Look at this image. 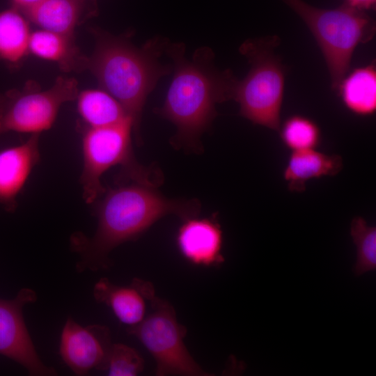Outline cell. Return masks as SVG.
Returning <instances> with one entry per match:
<instances>
[{
	"label": "cell",
	"mask_w": 376,
	"mask_h": 376,
	"mask_svg": "<svg viewBox=\"0 0 376 376\" xmlns=\"http://www.w3.org/2000/svg\"><path fill=\"white\" fill-rule=\"evenodd\" d=\"M338 92L345 106L359 116L373 115L376 110L375 64L354 69L342 80Z\"/></svg>",
	"instance_id": "obj_18"
},
{
	"label": "cell",
	"mask_w": 376,
	"mask_h": 376,
	"mask_svg": "<svg viewBox=\"0 0 376 376\" xmlns=\"http://www.w3.org/2000/svg\"><path fill=\"white\" fill-rule=\"evenodd\" d=\"M153 357L157 376L211 375L200 366L184 343L187 328L180 324L171 304L157 295L150 301L149 311L137 325L127 327Z\"/></svg>",
	"instance_id": "obj_7"
},
{
	"label": "cell",
	"mask_w": 376,
	"mask_h": 376,
	"mask_svg": "<svg viewBox=\"0 0 376 376\" xmlns=\"http://www.w3.org/2000/svg\"><path fill=\"white\" fill-rule=\"evenodd\" d=\"M0 113H1V101H0Z\"/></svg>",
	"instance_id": "obj_25"
},
{
	"label": "cell",
	"mask_w": 376,
	"mask_h": 376,
	"mask_svg": "<svg viewBox=\"0 0 376 376\" xmlns=\"http://www.w3.org/2000/svg\"><path fill=\"white\" fill-rule=\"evenodd\" d=\"M76 99L83 128L107 127L132 120L120 103L102 88L83 91Z\"/></svg>",
	"instance_id": "obj_17"
},
{
	"label": "cell",
	"mask_w": 376,
	"mask_h": 376,
	"mask_svg": "<svg viewBox=\"0 0 376 376\" xmlns=\"http://www.w3.org/2000/svg\"><path fill=\"white\" fill-rule=\"evenodd\" d=\"M350 235L357 248V261L354 267L357 275L376 269V228L368 224L361 217L351 221Z\"/></svg>",
	"instance_id": "obj_21"
},
{
	"label": "cell",
	"mask_w": 376,
	"mask_h": 376,
	"mask_svg": "<svg viewBox=\"0 0 376 376\" xmlns=\"http://www.w3.org/2000/svg\"><path fill=\"white\" fill-rule=\"evenodd\" d=\"M276 36L249 39L239 48L251 65L246 76L238 80L233 99L240 114L254 124L279 131L284 95L285 69L274 54L279 45Z\"/></svg>",
	"instance_id": "obj_5"
},
{
	"label": "cell",
	"mask_w": 376,
	"mask_h": 376,
	"mask_svg": "<svg viewBox=\"0 0 376 376\" xmlns=\"http://www.w3.org/2000/svg\"><path fill=\"white\" fill-rule=\"evenodd\" d=\"M344 3L361 10L375 9L376 0H344Z\"/></svg>",
	"instance_id": "obj_23"
},
{
	"label": "cell",
	"mask_w": 376,
	"mask_h": 376,
	"mask_svg": "<svg viewBox=\"0 0 376 376\" xmlns=\"http://www.w3.org/2000/svg\"><path fill=\"white\" fill-rule=\"evenodd\" d=\"M109 329L102 324L82 327L69 317L62 329L59 354L77 375L106 370L112 346Z\"/></svg>",
	"instance_id": "obj_10"
},
{
	"label": "cell",
	"mask_w": 376,
	"mask_h": 376,
	"mask_svg": "<svg viewBox=\"0 0 376 376\" xmlns=\"http://www.w3.org/2000/svg\"><path fill=\"white\" fill-rule=\"evenodd\" d=\"M343 167L338 155H328L311 149L292 152L283 171V178L291 191L303 192L307 181L337 175Z\"/></svg>",
	"instance_id": "obj_14"
},
{
	"label": "cell",
	"mask_w": 376,
	"mask_h": 376,
	"mask_svg": "<svg viewBox=\"0 0 376 376\" xmlns=\"http://www.w3.org/2000/svg\"><path fill=\"white\" fill-rule=\"evenodd\" d=\"M29 52L57 63L65 72L87 69L88 57L82 54L74 36L40 29L31 33Z\"/></svg>",
	"instance_id": "obj_15"
},
{
	"label": "cell",
	"mask_w": 376,
	"mask_h": 376,
	"mask_svg": "<svg viewBox=\"0 0 376 376\" xmlns=\"http://www.w3.org/2000/svg\"><path fill=\"white\" fill-rule=\"evenodd\" d=\"M78 93L76 79L60 77L45 91L25 90L0 95V134H40L49 130L61 107L75 100Z\"/></svg>",
	"instance_id": "obj_8"
},
{
	"label": "cell",
	"mask_w": 376,
	"mask_h": 376,
	"mask_svg": "<svg viewBox=\"0 0 376 376\" xmlns=\"http://www.w3.org/2000/svg\"><path fill=\"white\" fill-rule=\"evenodd\" d=\"M85 4L86 0H43L21 13L41 29L73 36Z\"/></svg>",
	"instance_id": "obj_16"
},
{
	"label": "cell",
	"mask_w": 376,
	"mask_h": 376,
	"mask_svg": "<svg viewBox=\"0 0 376 376\" xmlns=\"http://www.w3.org/2000/svg\"><path fill=\"white\" fill-rule=\"evenodd\" d=\"M95 203L94 235L75 233L70 238L71 250L79 256L75 266L78 272L109 269V253L116 246L137 239L166 215L184 220L196 217L201 207L196 200L167 198L155 187L136 182L106 189Z\"/></svg>",
	"instance_id": "obj_1"
},
{
	"label": "cell",
	"mask_w": 376,
	"mask_h": 376,
	"mask_svg": "<svg viewBox=\"0 0 376 376\" xmlns=\"http://www.w3.org/2000/svg\"><path fill=\"white\" fill-rule=\"evenodd\" d=\"M175 242L178 250L189 263L203 267H218L225 261L222 253L224 234L215 217L183 220Z\"/></svg>",
	"instance_id": "obj_11"
},
{
	"label": "cell",
	"mask_w": 376,
	"mask_h": 376,
	"mask_svg": "<svg viewBox=\"0 0 376 376\" xmlns=\"http://www.w3.org/2000/svg\"><path fill=\"white\" fill-rule=\"evenodd\" d=\"M43 0H11L12 7L17 9L19 11L29 8Z\"/></svg>",
	"instance_id": "obj_24"
},
{
	"label": "cell",
	"mask_w": 376,
	"mask_h": 376,
	"mask_svg": "<svg viewBox=\"0 0 376 376\" xmlns=\"http://www.w3.org/2000/svg\"><path fill=\"white\" fill-rule=\"evenodd\" d=\"M97 302L109 306L117 319L128 327L139 324L147 314V306L156 296L152 283L134 278L127 286L117 285L101 278L94 285Z\"/></svg>",
	"instance_id": "obj_12"
},
{
	"label": "cell",
	"mask_w": 376,
	"mask_h": 376,
	"mask_svg": "<svg viewBox=\"0 0 376 376\" xmlns=\"http://www.w3.org/2000/svg\"><path fill=\"white\" fill-rule=\"evenodd\" d=\"M31 32L27 19L11 7L0 11V58L17 64L27 55Z\"/></svg>",
	"instance_id": "obj_19"
},
{
	"label": "cell",
	"mask_w": 376,
	"mask_h": 376,
	"mask_svg": "<svg viewBox=\"0 0 376 376\" xmlns=\"http://www.w3.org/2000/svg\"><path fill=\"white\" fill-rule=\"evenodd\" d=\"M133 123L82 128L83 169L80 176L82 196L94 203L105 191L101 178L109 169L121 166L123 177L132 182L156 187L161 182L157 171L140 164L135 158L132 133Z\"/></svg>",
	"instance_id": "obj_6"
},
{
	"label": "cell",
	"mask_w": 376,
	"mask_h": 376,
	"mask_svg": "<svg viewBox=\"0 0 376 376\" xmlns=\"http://www.w3.org/2000/svg\"><path fill=\"white\" fill-rule=\"evenodd\" d=\"M144 368V360L134 348L123 343H113L106 370L110 376H136Z\"/></svg>",
	"instance_id": "obj_22"
},
{
	"label": "cell",
	"mask_w": 376,
	"mask_h": 376,
	"mask_svg": "<svg viewBox=\"0 0 376 376\" xmlns=\"http://www.w3.org/2000/svg\"><path fill=\"white\" fill-rule=\"evenodd\" d=\"M281 1L302 19L313 35L327 63L331 88L337 91L350 70L356 47L373 38L375 20L365 11L344 3L334 9H322L302 0Z\"/></svg>",
	"instance_id": "obj_4"
},
{
	"label": "cell",
	"mask_w": 376,
	"mask_h": 376,
	"mask_svg": "<svg viewBox=\"0 0 376 376\" xmlns=\"http://www.w3.org/2000/svg\"><path fill=\"white\" fill-rule=\"evenodd\" d=\"M279 132L283 143L292 152L316 149L321 142L319 126L313 120L301 115L288 117Z\"/></svg>",
	"instance_id": "obj_20"
},
{
	"label": "cell",
	"mask_w": 376,
	"mask_h": 376,
	"mask_svg": "<svg viewBox=\"0 0 376 376\" xmlns=\"http://www.w3.org/2000/svg\"><path fill=\"white\" fill-rule=\"evenodd\" d=\"M165 53L173 76L163 106L155 111L177 127L173 143L198 149L201 134L217 116L216 104L233 99L238 79L231 70L216 67L208 47L187 58L184 43H169Z\"/></svg>",
	"instance_id": "obj_2"
},
{
	"label": "cell",
	"mask_w": 376,
	"mask_h": 376,
	"mask_svg": "<svg viewBox=\"0 0 376 376\" xmlns=\"http://www.w3.org/2000/svg\"><path fill=\"white\" fill-rule=\"evenodd\" d=\"M36 300V292L28 288L14 299H0V355L20 364L30 375L54 376L56 371L40 359L23 317L24 306Z\"/></svg>",
	"instance_id": "obj_9"
},
{
	"label": "cell",
	"mask_w": 376,
	"mask_h": 376,
	"mask_svg": "<svg viewBox=\"0 0 376 376\" xmlns=\"http://www.w3.org/2000/svg\"><path fill=\"white\" fill-rule=\"evenodd\" d=\"M95 47L88 57V67L104 90L123 107L133 123V132L140 143L142 112L149 94L162 77L172 72L160 58L169 45L166 38L157 36L141 47L134 45L127 36H116L94 30Z\"/></svg>",
	"instance_id": "obj_3"
},
{
	"label": "cell",
	"mask_w": 376,
	"mask_h": 376,
	"mask_svg": "<svg viewBox=\"0 0 376 376\" xmlns=\"http://www.w3.org/2000/svg\"><path fill=\"white\" fill-rule=\"evenodd\" d=\"M39 137L32 134L24 143L0 151V204L8 212L15 210L17 197L40 160Z\"/></svg>",
	"instance_id": "obj_13"
}]
</instances>
